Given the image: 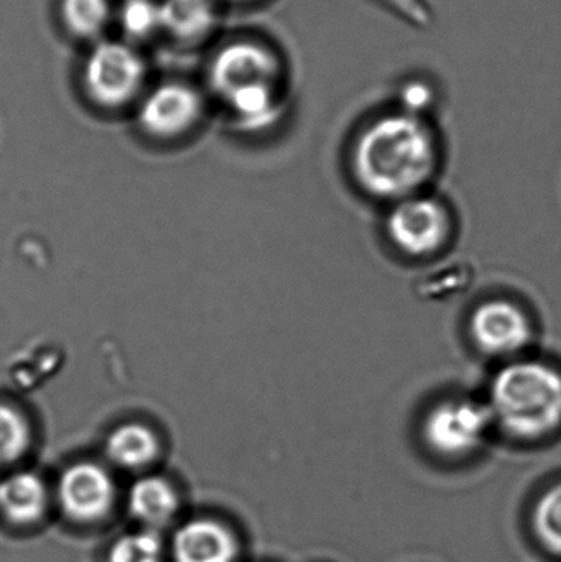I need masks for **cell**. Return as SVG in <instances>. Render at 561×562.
<instances>
[{
    "label": "cell",
    "instance_id": "1",
    "mask_svg": "<svg viewBox=\"0 0 561 562\" xmlns=\"http://www.w3.org/2000/svg\"><path fill=\"white\" fill-rule=\"evenodd\" d=\"M438 144L424 117L395 111L372 121L352 150V171L362 190L378 200L415 196L434 178Z\"/></svg>",
    "mask_w": 561,
    "mask_h": 562
},
{
    "label": "cell",
    "instance_id": "2",
    "mask_svg": "<svg viewBox=\"0 0 561 562\" xmlns=\"http://www.w3.org/2000/svg\"><path fill=\"white\" fill-rule=\"evenodd\" d=\"M486 405L510 438H549L561 429V372L542 360H514L494 375Z\"/></svg>",
    "mask_w": 561,
    "mask_h": 562
},
{
    "label": "cell",
    "instance_id": "3",
    "mask_svg": "<svg viewBox=\"0 0 561 562\" xmlns=\"http://www.w3.org/2000/svg\"><path fill=\"white\" fill-rule=\"evenodd\" d=\"M148 68L137 46L124 40H99L89 46L81 85L89 101L105 111L137 104L147 89Z\"/></svg>",
    "mask_w": 561,
    "mask_h": 562
},
{
    "label": "cell",
    "instance_id": "4",
    "mask_svg": "<svg viewBox=\"0 0 561 562\" xmlns=\"http://www.w3.org/2000/svg\"><path fill=\"white\" fill-rule=\"evenodd\" d=\"M206 86L223 104L247 92L282 89V61L266 43L234 40L220 46L210 59Z\"/></svg>",
    "mask_w": 561,
    "mask_h": 562
},
{
    "label": "cell",
    "instance_id": "5",
    "mask_svg": "<svg viewBox=\"0 0 561 562\" xmlns=\"http://www.w3.org/2000/svg\"><path fill=\"white\" fill-rule=\"evenodd\" d=\"M493 425V415L486 403L471 398H450L428 412L422 426V436L434 454L460 459L481 449Z\"/></svg>",
    "mask_w": 561,
    "mask_h": 562
},
{
    "label": "cell",
    "instance_id": "6",
    "mask_svg": "<svg viewBox=\"0 0 561 562\" xmlns=\"http://www.w3.org/2000/svg\"><path fill=\"white\" fill-rule=\"evenodd\" d=\"M389 239L414 259L435 256L451 236V217L447 207L428 196H411L397 201L389 213Z\"/></svg>",
    "mask_w": 561,
    "mask_h": 562
},
{
    "label": "cell",
    "instance_id": "7",
    "mask_svg": "<svg viewBox=\"0 0 561 562\" xmlns=\"http://www.w3.org/2000/svg\"><path fill=\"white\" fill-rule=\"evenodd\" d=\"M135 105L138 127L160 140H171L188 134L204 112L200 89L178 79L158 82L145 89Z\"/></svg>",
    "mask_w": 561,
    "mask_h": 562
},
{
    "label": "cell",
    "instance_id": "8",
    "mask_svg": "<svg viewBox=\"0 0 561 562\" xmlns=\"http://www.w3.org/2000/svg\"><path fill=\"white\" fill-rule=\"evenodd\" d=\"M470 334L481 352L507 359L529 347L534 327L519 304L500 297L484 301L471 313Z\"/></svg>",
    "mask_w": 561,
    "mask_h": 562
},
{
    "label": "cell",
    "instance_id": "9",
    "mask_svg": "<svg viewBox=\"0 0 561 562\" xmlns=\"http://www.w3.org/2000/svg\"><path fill=\"white\" fill-rule=\"evenodd\" d=\"M115 485L111 474L94 462L69 465L58 481V502L66 517L78 524L101 520L111 510Z\"/></svg>",
    "mask_w": 561,
    "mask_h": 562
},
{
    "label": "cell",
    "instance_id": "10",
    "mask_svg": "<svg viewBox=\"0 0 561 562\" xmlns=\"http://www.w3.org/2000/svg\"><path fill=\"white\" fill-rule=\"evenodd\" d=\"M237 541L220 521L197 518L175 531L171 540L173 562H234Z\"/></svg>",
    "mask_w": 561,
    "mask_h": 562
},
{
    "label": "cell",
    "instance_id": "11",
    "mask_svg": "<svg viewBox=\"0 0 561 562\" xmlns=\"http://www.w3.org/2000/svg\"><path fill=\"white\" fill-rule=\"evenodd\" d=\"M217 0H158L161 35L181 46H197L213 35Z\"/></svg>",
    "mask_w": 561,
    "mask_h": 562
},
{
    "label": "cell",
    "instance_id": "12",
    "mask_svg": "<svg viewBox=\"0 0 561 562\" xmlns=\"http://www.w3.org/2000/svg\"><path fill=\"white\" fill-rule=\"evenodd\" d=\"M45 484L32 472H15L0 481V514L15 525H29L46 510Z\"/></svg>",
    "mask_w": 561,
    "mask_h": 562
},
{
    "label": "cell",
    "instance_id": "13",
    "mask_svg": "<svg viewBox=\"0 0 561 562\" xmlns=\"http://www.w3.org/2000/svg\"><path fill=\"white\" fill-rule=\"evenodd\" d=\"M132 517L147 527L167 525L178 510V494L173 485L160 475H145L132 484L127 495Z\"/></svg>",
    "mask_w": 561,
    "mask_h": 562
},
{
    "label": "cell",
    "instance_id": "14",
    "mask_svg": "<svg viewBox=\"0 0 561 562\" xmlns=\"http://www.w3.org/2000/svg\"><path fill=\"white\" fill-rule=\"evenodd\" d=\"M104 451L112 464L127 471H137L155 461L160 451V442L148 426L127 423L108 436Z\"/></svg>",
    "mask_w": 561,
    "mask_h": 562
},
{
    "label": "cell",
    "instance_id": "15",
    "mask_svg": "<svg viewBox=\"0 0 561 562\" xmlns=\"http://www.w3.org/2000/svg\"><path fill=\"white\" fill-rule=\"evenodd\" d=\"M114 15L111 0H59V19L66 32L91 45L105 38Z\"/></svg>",
    "mask_w": 561,
    "mask_h": 562
},
{
    "label": "cell",
    "instance_id": "16",
    "mask_svg": "<svg viewBox=\"0 0 561 562\" xmlns=\"http://www.w3.org/2000/svg\"><path fill=\"white\" fill-rule=\"evenodd\" d=\"M114 19L122 30L124 42L137 46L161 35L158 0H124L115 10Z\"/></svg>",
    "mask_w": 561,
    "mask_h": 562
},
{
    "label": "cell",
    "instance_id": "17",
    "mask_svg": "<svg viewBox=\"0 0 561 562\" xmlns=\"http://www.w3.org/2000/svg\"><path fill=\"white\" fill-rule=\"evenodd\" d=\"M532 530L543 550L561 558V482L537 498L532 510Z\"/></svg>",
    "mask_w": 561,
    "mask_h": 562
},
{
    "label": "cell",
    "instance_id": "18",
    "mask_svg": "<svg viewBox=\"0 0 561 562\" xmlns=\"http://www.w3.org/2000/svg\"><path fill=\"white\" fill-rule=\"evenodd\" d=\"M32 445L29 419L15 406L0 402V468L15 464Z\"/></svg>",
    "mask_w": 561,
    "mask_h": 562
},
{
    "label": "cell",
    "instance_id": "19",
    "mask_svg": "<svg viewBox=\"0 0 561 562\" xmlns=\"http://www.w3.org/2000/svg\"><path fill=\"white\" fill-rule=\"evenodd\" d=\"M164 544L152 530L135 531L117 538L109 551L108 562H161Z\"/></svg>",
    "mask_w": 561,
    "mask_h": 562
},
{
    "label": "cell",
    "instance_id": "20",
    "mask_svg": "<svg viewBox=\"0 0 561 562\" xmlns=\"http://www.w3.org/2000/svg\"><path fill=\"white\" fill-rule=\"evenodd\" d=\"M435 95L430 86L424 81L407 82L404 91H402V109L401 111L408 112V114L418 115L424 117L422 112L427 111L434 102Z\"/></svg>",
    "mask_w": 561,
    "mask_h": 562
},
{
    "label": "cell",
    "instance_id": "21",
    "mask_svg": "<svg viewBox=\"0 0 561 562\" xmlns=\"http://www.w3.org/2000/svg\"><path fill=\"white\" fill-rule=\"evenodd\" d=\"M220 2V0H217ZM221 2H229V3H247L253 2V0H221Z\"/></svg>",
    "mask_w": 561,
    "mask_h": 562
}]
</instances>
